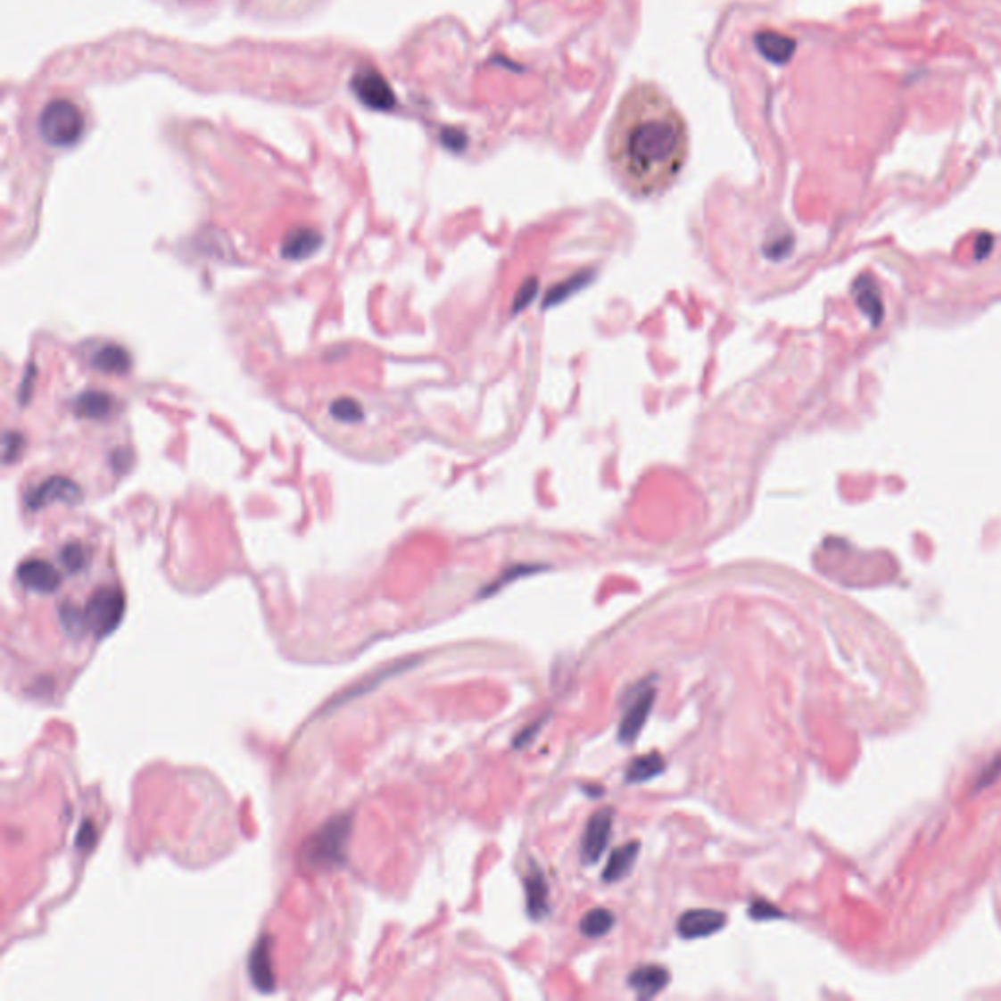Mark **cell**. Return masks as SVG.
<instances>
[{
	"instance_id": "9a60e30c",
	"label": "cell",
	"mask_w": 1001,
	"mask_h": 1001,
	"mask_svg": "<svg viewBox=\"0 0 1001 1001\" xmlns=\"http://www.w3.org/2000/svg\"><path fill=\"white\" fill-rule=\"evenodd\" d=\"M853 294L856 305H859L861 311L871 319V323L881 325L884 318V303L881 298V290H878V285L871 276H861V278L855 282Z\"/></svg>"
},
{
	"instance_id": "30bf717a",
	"label": "cell",
	"mask_w": 1001,
	"mask_h": 1001,
	"mask_svg": "<svg viewBox=\"0 0 1001 1001\" xmlns=\"http://www.w3.org/2000/svg\"><path fill=\"white\" fill-rule=\"evenodd\" d=\"M18 581L29 591L49 595V592H55L59 589L61 575L46 559H26L18 567Z\"/></svg>"
},
{
	"instance_id": "e0dca14e",
	"label": "cell",
	"mask_w": 1001,
	"mask_h": 1001,
	"mask_svg": "<svg viewBox=\"0 0 1001 1001\" xmlns=\"http://www.w3.org/2000/svg\"><path fill=\"white\" fill-rule=\"evenodd\" d=\"M92 366L106 374H126L131 370V356L124 346L106 344L92 356Z\"/></svg>"
},
{
	"instance_id": "484cf974",
	"label": "cell",
	"mask_w": 1001,
	"mask_h": 1001,
	"mask_svg": "<svg viewBox=\"0 0 1001 1001\" xmlns=\"http://www.w3.org/2000/svg\"><path fill=\"white\" fill-rule=\"evenodd\" d=\"M544 724H546V718L530 724V726H526L523 732H518V735L515 738V743H513L515 749H523V748H526V745L533 743L536 740V735L540 733V730L544 728Z\"/></svg>"
},
{
	"instance_id": "603a6c76",
	"label": "cell",
	"mask_w": 1001,
	"mask_h": 1001,
	"mask_svg": "<svg viewBox=\"0 0 1001 1001\" xmlns=\"http://www.w3.org/2000/svg\"><path fill=\"white\" fill-rule=\"evenodd\" d=\"M331 417L341 423L352 425L362 421L364 411H362V405L359 401H354L352 397H339V400L331 403Z\"/></svg>"
},
{
	"instance_id": "ba28073f",
	"label": "cell",
	"mask_w": 1001,
	"mask_h": 1001,
	"mask_svg": "<svg viewBox=\"0 0 1001 1001\" xmlns=\"http://www.w3.org/2000/svg\"><path fill=\"white\" fill-rule=\"evenodd\" d=\"M352 88L356 96L360 98L362 104L374 110H392L395 104V96L390 85L385 83V79L376 73V70H360L352 79Z\"/></svg>"
},
{
	"instance_id": "8fae6325",
	"label": "cell",
	"mask_w": 1001,
	"mask_h": 1001,
	"mask_svg": "<svg viewBox=\"0 0 1001 1001\" xmlns=\"http://www.w3.org/2000/svg\"><path fill=\"white\" fill-rule=\"evenodd\" d=\"M249 974L252 984L261 992H272L274 989V968H272V941L270 937H261L259 943L252 947L249 956Z\"/></svg>"
},
{
	"instance_id": "277c9868",
	"label": "cell",
	"mask_w": 1001,
	"mask_h": 1001,
	"mask_svg": "<svg viewBox=\"0 0 1001 1001\" xmlns=\"http://www.w3.org/2000/svg\"><path fill=\"white\" fill-rule=\"evenodd\" d=\"M124 592L116 587H100L92 592L85 607L87 626L98 638H104L118 628L121 618H124Z\"/></svg>"
},
{
	"instance_id": "cb8c5ba5",
	"label": "cell",
	"mask_w": 1001,
	"mask_h": 1001,
	"mask_svg": "<svg viewBox=\"0 0 1001 1001\" xmlns=\"http://www.w3.org/2000/svg\"><path fill=\"white\" fill-rule=\"evenodd\" d=\"M59 616H61V622H63V626H65V630L69 632L70 636H80L85 630H88L87 618H85V610L80 612V610H79L77 607H73V605L61 607Z\"/></svg>"
},
{
	"instance_id": "4316f807",
	"label": "cell",
	"mask_w": 1001,
	"mask_h": 1001,
	"mask_svg": "<svg viewBox=\"0 0 1001 1001\" xmlns=\"http://www.w3.org/2000/svg\"><path fill=\"white\" fill-rule=\"evenodd\" d=\"M749 915H751L753 919H759V922H763V919L781 917L782 914H781L779 910H776V906H773V904H769V902L757 900V902H753V904H751V907H749Z\"/></svg>"
},
{
	"instance_id": "3957f363",
	"label": "cell",
	"mask_w": 1001,
	"mask_h": 1001,
	"mask_svg": "<svg viewBox=\"0 0 1001 1001\" xmlns=\"http://www.w3.org/2000/svg\"><path fill=\"white\" fill-rule=\"evenodd\" d=\"M85 116L70 100L49 102L39 116V134L54 147H70L83 136Z\"/></svg>"
},
{
	"instance_id": "5b68a950",
	"label": "cell",
	"mask_w": 1001,
	"mask_h": 1001,
	"mask_svg": "<svg viewBox=\"0 0 1001 1001\" xmlns=\"http://www.w3.org/2000/svg\"><path fill=\"white\" fill-rule=\"evenodd\" d=\"M653 702H656V687H653L649 681L638 684V687L632 691V697L626 702L628 707L625 710V716H622L618 728V740L622 743H634L638 740L640 732L643 730V726H646V722L649 718Z\"/></svg>"
},
{
	"instance_id": "d6986e66",
	"label": "cell",
	"mask_w": 1001,
	"mask_h": 1001,
	"mask_svg": "<svg viewBox=\"0 0 1001 1001\" xmlns=\"http://www.w3.org/2000/svg\"><path fill=\"white\" fill-rule=\"evenodd\" d=\"M663 771H666V761L659 753H648V755H641V757L634 759L626 769V782L632 784H640V782H648L651 779H656Z\"/></svg>"
},
{
	"instance_id": "5bb4252c",
	"label": "cell",
	"mask_w": 1001,
	"mask_h": 1001,
	"mask_svg": "<svg viewBox=\"0 0 1001 1001\" xmlns=\"http://www.w3.org/2000/svg\"><path fill=\"white\" fill-rule=\"evenodd\" d=\"M669 970L661 964H643L638 966L628 976V986L634 989L640 997H653L667 988Z\"/></svg>"
},
{
	"instance_id": "8992f818",
	"label": "cell",
	"mask_w": 1001,
	"mask_h": 1001,
	"mask_svg": "<svg viewBox=\"0 0 1001 1001\" xmlns=\"http://www.w3.org/2000/svg\"><path fill=\"white\" fill-rule=\"evenodd\" d=\"M80 499H83V492L77 482L65 476H54L26 495V507L29 510H42L54 503L77 505Z\"/></svg>"
},
{
	"instance_id": "7402d4cb",
	"label": "cell",
	"mask_w": 1001,
	"mask_h": 1001,
	"mask_svg": "<svg viewBox=\"0 0 1001 1001\" xmlns=\"http://www.w3.org/2000/svg\"><path fill=\"white\" fill-rule=\"evenodd\" d=\"M59 559L69 574H80L88 566V550L83 544L70 542L59 551Z\"/></svg>"
},
{
	"instance_id": "9c48e42d",
	"label": "cell",
	"mask_w": 1001,
	"mask_h": 1001,
	"mask_svg": "<svg viewBox=\"0 0 1001 1001\" xmlns=\"http://www.w3.org/2000/svg\"><path fill=\"white\" fill-rule=\"evenodd\" d=\"M726 914L716 910H691L677 919V933L682 939H702L726 927Z\"/></svg>"
},
{
	"instance_id": "f546056e",
	"label": "cell",
	"mask_w": 1001,
	"mask_h": 1001,
	"mask_svg": "<svg viewBox=\"0 0 1001 1001\" xmlns=\"http://www.w3.org/2000/svg\"><path fill=\"white\" fill-rule=\"evenodd\" d=\"M992 247H994V237H992V235H982V237H980V239H978V251H976V259H978V261L986 259V257H988V254H989V251H992Z\"/></svg>"
},
{
	"instance_id": "6da1fadb",
	"label": "cell",
	"mask_w": 1001,
	"mask_h": 1001,
	"mask_svg": "<svg viewBox=\"0 0 1001 1001\" xmlns=\"http://www.w3.org/2000/svg\"><path fill=\"white\" fill-rule=\"evenodd\" d=\"M687 120L653 83L626 90L610 120L607 161L620 186L636 198L658 196L677 182L687 165Z\"/></svg>"
},
{
	"instance_id": "44dd1931",
	"label": "cell",
	"mask_w": 1001,
	"mask_h": 1001,
	"mask_svg": "<svg viewBox=\"0 0 1001 1001\" xmlns=\"http://www.w3.org/2000/svg\"><path fill=\"white\" fill-rule=\"evenodd\" d=\"M757 44L759 49L763 51L765 55H767L771 61H776V63H784V61H789L794 54V39L786 37L782 34H773V32H765L757 37Z\"/></svg>"
},
{
	"instance_id": "7a4b0ae2",
	"label": "cell",
	"mask_w": 1001,
	"mask_h": 1001,
	"mask_svg": "<svg viewBox=\"0 0 1001 1001\" xmlns=\"http://www.w3.org/2000/svg\"><path fill=\"white\" fill-rule=\"evenodd\" d=\"M351 835L349 815H336L315 831L303 847V863L311 868H333L344 863Z\"/></svg>"
},
{
	"instance_id": "7c38bea8",
	"label": "cell",
	"mask_w": 1001,
	"mask_h": 1001,
	"mask_svg": "<svg viewBox=\"0 0 1001 1001\" xmlns=\"http://www.w3.org/2000/svg\"><path fill=\"white\" fill-rule=\"evenodd\" d=\"M525 890H526V912L533 919H542L550 912V888L544 878V873L540 868L530 863L528 871L525 874Z\"/></svg>"
},
{
	"instance_id": "ac0fdd59",
	"label": "cell",
	"mask_w": 1001,
	"mask_h": 1001,
	"mask_svg": "<svg viewBox=\"0 0 1001 1001\" xmlns=\"http://www.w3.org/2000/svg\"><path fill=\"white\" fill-rule=\"evenodd\" d=\"M114 407V397L106 392H85L75 400V413L80 418H106Z\"/></svg>"
},
{
	"instance_id": "d4e9b609",
	"label": "cell",
	"mask_w": 1001,
	"mask_h": 1001,
	"mask_svg": "<svg viewBox=\"0 0 1001 1001\" xmlns=\"http://www.w3.org/2000/svg\"><path fill=\"white\" fill-rule=\"evenodd\" d=\"M24 446H26V441H24V436H22V434L14 433V431L4 433V438H3V458H4V462H6V464L16 462V459L20 458V454H22Z\"/></svg>"
},
{
	"instance_id": "f1b7e54d",
	"label": "cell",
	"mask_w": 1001,
	"mask_h": 1001,
	"mask_svg": "<svg viewBox=\"0 0 1001 1001\" xmlns=\"http://www.w3.org/2000/svg\"><path fill=\"white\" fill-rule=\"evenodd\" d=\"M34 376H36V366H29V370L24 377V385L20 387V401L28 403V397H29V390L34 387Z\"/></svg>"
},
{
	"instance_id": "83f0119b",
	"label": "cell",
	"mask_w": 1001,
	"mask_h": 1001,
	"mask_svg": "<svg viewBox=\"0 0 1001 1001\" xmlns=\"http://www.w3.org/2000/svg\"><path fill=\"white\" fill-rule=\"evenodd\" d=\"M95 840H96L95 827H92L90 822H85L83 830H80L79 835H77V847H79V849H88V847L95 843Z\"/></svg>"
},
{
	"instance_id": "2e32d148",
	"label": "cell",
	"mask_w": 1001,
	"mask_h": 1001,
	"mask_svg": "<svg viewBox=\"0 0 1001 1001\" xmlns=\"http://www.w3.org/2000/svg\"><path fill=\"white\" fill-rule=\"evenodd\" d=\"M638 853H640V841H628L618 847V849L612 851L605 871H602V881L618 882L622 878H626L636 864Z\"/></svg>"
},
{
	"instance_id": "4fadbf2b",
	"label": "cell",
	"mask_w": 1001,
	"mask_h": 1001,
	"mask_svg": "<svg viewBox=\"0 0 1001 1001\" xmlns=\"http://www.w3.org/2000/svg\"><path fill=\"white\" fill-rule=\"evenodd\" d=\"M323 243L321 233L313 228H295L284 237L282 257L285 261H305L318 252Z\"/></svg>"
},
{
	"instance_id": "ffe728a7",
	"label": "cell",
	"mask_w": 1001,
	"mask_h": 1001,
	"mask_svg": "<svg viewBox=\"0 0 1001 1001\" xmlns=\"http://www.w3.org/2000/svg\"><path fill=\"white\" fill-rule=\"evenodd\" d=\"M616 923V917L607 907H595V910H591L583 915L581 919V933L589 939H599V937H605L607 933L612 931V927Z\"/></svg>"
},
{
	"instance_id": "52a82bcc",
	"label": "cell",
	"mask_w": 1001,
	"mask_h": 1001,
	"mask_svg": "<svg viewBox=\"0 0 1001 1001\" xmlns=\"http://www.w3.org/2000/svg\"><path fill=\"white\" fill-rule=\"evenodd\" d=\"M615 810L602 808L589 818L583 837H581V861L585 864H597L605 853L612 837Z\"/></svg>"
}]
</instances>
